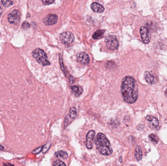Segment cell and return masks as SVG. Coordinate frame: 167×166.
I'll use <instances>...</instances> for the list:
<instances>
[{
    "mask_svg": "<svg viewBox=\"0 0 167 166\" xmlns=\"http://www.w3.org/2000/svg\"><path fill=\"white\" fill-rule=\"evenodd\" d=\"M121 92L125 102L134 103L138 97V90L137 82L131 76H125L122 81Z\"/></svg>",
    "mask_w": 167,
    "mask_h": 166,
    "instance_id": "1",
    "label": "cell"
},
{
    "mask_svg": "<svg viewBox=\"0 0 167 166\" xmlns=\"http://www.w3.org/2000/svg\"><path fill=\"white\" fill-rule=\"evenodd\" d=\"M95 143L98 151L103 155H110L112 154L113 151L110 141L102 133L98 134L95 140Z\"/></svg>",
    "mask_w": 167,
    "mask_h": 166,
    "instance_id": "2",
    "label": "cell"
},
{
    "mask_svg": "<svg viewBox=\"0 0 167 166\" xmlns=\"http://www.w3.org/2000/svg\"><path fill=\"white\" fill-rule=\"evenodd\" d=\"M32 55L36 61L43 66L50 65V62L48 60L47 54L42 49L40 48L35 49L32 52Z\"/></svg>",
    "mask_w": 167,
    "mask_h": 166,
    "instance_id": "3",
    "label": "cell"
},
{
    "mask_svg": "<svg viewBox=\"0 0 167 166\" xmlns=\"http://www.w3.org/2000/svg\"><path fill=\"white\" fill-rule=\"evenodd\" d=\"M105 42L107 46L110 50H116L118 47L119 42L115 36H108L106 38Z\"/></svg>",
    "mask_w": 167,
    "mask_h": 166,
    "instance_id": "4",
    "label": "cell"
},
{
    "mask_svg": "<svg viewBox=\"0 0 167 166\" xmlns=\"http://www.w3.org/2000/svg\"><path fill=\"white\" fill-rule=\"evenodd\" d=\"M60 39L62 43L65 45H68L73 42L74 37L71 32H65L60 35Z\"/></svg>",
    "mask_w": 167,
    "mask_h": 166,
    "instance_id": "5",
    "label": "cell"
},
{
    "mask_svg": "<svg viewBox=\"0 0 167 166\" xmlns=\"http://www.w3.org/2000/svg\"><path fill=\"white\" fill-rule=\"evenodd\" d=\"M8 20L9 22L15 25H17L20 22L21 20V14L17 9L13 10L8 15Z\"/></svg>",
    "mask_w": 167,
    "mask_h": 166,
    "instance_id": "6",
    "label": "cell"
},
{
    "mask_svg": "<svg viewBox=\"0 0 167 166\" xmlns=\"http://www.w3.org/2000/svg\"><path fill=\"white\" fill-rule=\"evenodd\" d=\"M77 112L76 108L72 107L70 109V113L65 117L64 122V127H66L68 125L72 122V121L76 117Z\"/></svg>",
    "mask_w": 167,
    "mask_h": 166,
    "instance_id": "7",
    "label": "cell"
},
{
    "mask_svg": "<svg viewBox=\"0 0 167 166\" xmlns=\"http://www.w3.org/2000/svg\"><path fill=\"white\" fill-rule=\"evenodd\" d=\"M95 135V132L93 130H91L87 133L86 138V145L87 149H91L93 148Z\"/></svg>",
    "mask_w": 167,
    "mask_h": 166,
    "instance_id": "8",
    "label": "cell"
},
{
    "mask_svg": "<svg viewBox=\"0 0 167 166\" xmlns=\"http://www.w3.org/2000/svg\"><path fill=\"white\" fill-rule=\"evenodd\" d=\"M140 32L141 37L142 40L143 42L146 44L149 43L150 41V37H149V30L147 28L144 26H142L141 27Z\"/></svg>",
    "mask_w": 167,
    "mask_h": 166,
    "instance_id": "9",
    "label": "cell"
},
{
    "mask_svg": "<svg viewBox=\"0 0 167 166\" xmlns=\"http://www.w3.org/2000/svg\"><path fill=\"white\" fill-rule=\"evenodd\" d=\"M58 16L56 14H50L44 19V22L47 26L55 25L57 22Z\"/></svg>",
    "mask_w": 167,
    "mask_h": 166,
    "instance_id": "10",
    "label": "cell"
},
{
    "mask_svg": "<svg viewBox=\"0 0 167 166\" xmlns=\"http://www.w3.org/2000/svg\"><path fill=\"white\" fill-rule=\"evenodd\" d=\"M78 62L84 65H87L90 62V57L85 52H81L77 56Z\"/></svg>",
    "mask_w": 167,
    "mask_h": 166,
    "instance_id": "11",
    "label": "cell"
},
{
    "mask_svg": "<svg viewBox=\"0 0 167 166\" xmlns=\"http://www.w3.org/2000/svg\"><path fill=\"white\" fill-rule=\"evenodd\" d=\"M146 120L150 122L151 127L156 129H159V121L155 117H154L152 115H148L146 117Z\"/></svg>",
    "mask_w": 167,
    "mask_h": 166,
    "instance_id": "12",
    "label": "cell"
},
{
    "mask_svg": "<svg viewBox=\"0 0 167 166\" xmlns=\"http://www.w3.org/2000/svg\"><path fill=\"white\" fill-rule=\"evenodd\" d=\"M145 80L150 85L154 84L157 82L155 76L150 73L149 71H146L144 73Z\"/></svg>",
    "mask_w": 167,
    "mask_h": 166,
    "instance_id": "13",
    "label": "cell"
},
{
    "mask_svg": "<svg viewBox=\"0 0 167 166\" xmlns=\"http://www.w3.org/2000/svg\"><path fill=\"white\" fill-rule=\"evenodd\" d=\"M91 8L95 12L102 13L105 10L104 7L97 2H93L91 5Z\"/></svg>",
    "mask_w": 167,
    "mask_h": 166,
    "instance_id": "14",
    "label": "cell"
},
{
    "mask_svg": "<svg viewBox=\"0 0 167 166\" xmlns=\"http://www.w3.org/2000/svg\"><path fill=\"white\" fill-rule=\"evenodd\" d=\"M71 89L72 90V93L76 96H80L82 95L83 92V89L82 87L79 85H74L71 87Z\"/></svg>",
    "mask_w": 167,
    "mask_h": 166,
    "instance_id": "15",
    "label": "cell"
},
{
    "mask_svg": "<svg viewBox=\"0 0 167 166\" xmlns=\"http://www.w3.org/2000/svg\"><path fill=\"white\" fill-rule=\"evenodd\" d=\"M134 156L135 159L137 160H140L142 157V152L141 149L139 146H137L135 148V154Z\"/></svg>",
    "mask_w": 167,
    "mask_h": 166,
    "instance_id": "16",
    "label": "cell"
},
{
    "mask_svg": "<svg viewBox=\"0 0 167 166\" xmlns=\"http://www.w3.org/2000/svg\"><path fill=\"white\" fill-rule=\"evenodd\" d=\"M55 156L59 159H66L68 158V154L65 151H59L55 153Z\"/></svg>",
    "mask_w": 167,
    "mask_h": 166,
    "instance_id": "17",
    "label": "cell"
},
{
    "mask_svg": "<svg viewBox=\"0 0 167 166\" xmlns=\"http://www.w3.org/2000/svg\"><path fill=\"white\" fill-rule=\"evenodd\" d=\"M104 30H98L96 32H95L93 35H92V38L94 39H98L102 38L103 34L104 33Z\"/></svg>",
    "mask_w": 167,
    "mask_h": 166,
    "instance_id": "18",
    "label": "cell"
},
{
    "mask_svg": "<svg viewBox=\"0 0 167 166\" xmlns=\"http://www.w3.org/2000/svg\"><path fill=\"white\" fill-rule=\"evenodd\" d=\"M2 2L3 5L4 7H10L13 4V0H2Z\"/></svg>",
    "mask_w": 167,
    "mask_h": 166,
    "instance_id": "19",
    "label": "cell"
},
{
    "mask_svg": "<svg viewBox=\"0 0 167 166\" xmlns=\"http://www.w3.org/2000/svg\"><path fill=\"white\" fill-rule=\"evenodd\" d=\"M149 139L151 140V141L153 142L154 143H157L158 141V138L156 135L154 134H151L149 135Z\"/></svg>",
    "mask_w": 167,
    "mask_h": 166,
    "instance_id": "20",
    "label": "cell"
},
{
    "mask_svg": "<svg viewBox=\"0 0 167 166\" xmlns=\"http://www.w3.org/2000/svg\"><path fill=\"white\" fill-rule=\"evenodd\" d=\"M52 165L54 166H65L66 165L64 162H63L62 161L60 160H57L54 161Z\"/></svg>",
    "mask_w": 167,
    "mask_h": 166,
    "instance_id": "21",
    "label": "cell"
},
{
    "mask_svg": "<svg viewBox=\"0 0 167 166\" xmlns=\"http://www.w3.org/2000/svg\"><path fill=\"white\" fill-rule=\"evenodd\" d=\"M42 1L44 5H49L53 3L54 0H42Z\"/></svg>",
    "mask_w": 167,
    "mask_h": 166,
    "instance_id": "22",
    "label": "cell"
},
{
    "mask_svg": "<svg viewBox=\"0 0 167 166\" xmlns=\"http://www.w3.org/2000/svg\"><path fill=\"white\" fill-rule=\"evenodd\" d=\"M30 27V25L28 22H24L23 23L22 26V27L24 29H27L29 28Z\"/></svg>",
    "mask_w": 167,
    "mask_h": 166,
    "instance_id": "23",
    "label": "cell"
},
{
    "mask_svg": "<svg viewBox=\"0 0 167 166\" xmlns=\"http://www.w3.org/2000/svg\"><path fill=\"white\" fill-rule=\"evenodd\" d=\"M43 148L42 147H41L37 149H35V150L33 152V153L36 154H38V153H40V152L42 151V149Z\"/></svg>",
    "mask_w": 167,
    "mask_h": 166,
    "instance_id": "24",
    "label": "cell"
},
{
    "mask_svg": "<svg viewBox=\"0 0 167 166\" xmlns=\"http://www.w3.org/2000/svg\"><path fill=\"white\" fill-rule=\"evenodd\" d=\"M3 12V5H2L1 3L0 2V17L1 16Z\"/></svg>",
    "mask_w": 167,
    "mask_h": 166,
    "instance_id": "25",
    "label": "cell"
},
{
    "mask_svg": "<svg viewBox=\"0 0 167 166\" xmlns=\"http://www.w3.org/2000/svg\"><path fill=\"white\" fill-rule=\"evenodd\" d=\"M165 95L167 99V89H166V90L165 91Z\"/></svg>",
    "mask_w": 167,
    "mask_h": 166,
    "instance_id": "26",
    "label": "cell"
}]
</instances>
